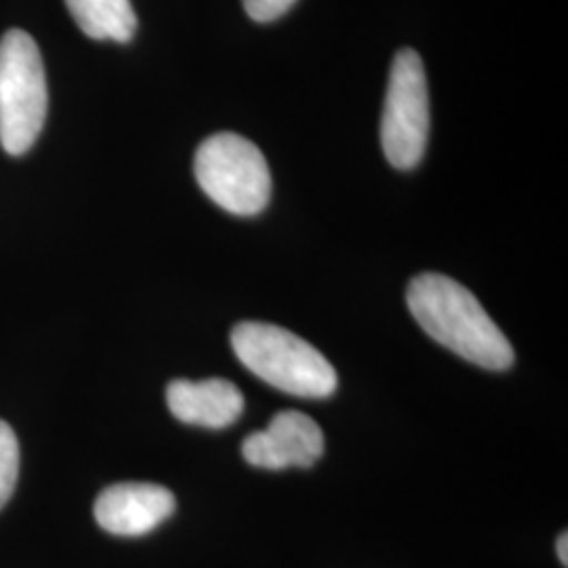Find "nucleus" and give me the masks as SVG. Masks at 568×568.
<instances>
[{
    "mask_svg": "<svg viewBox=\"0 0 568 568\" xmlns=\"http://www.w3.org/2000/svg\"><path fill=\"white\" fill-rule=\"evenodd\" d=\"M49 110L44 61L37 41L23 30L0 39V145L26 154L41 135Z\"/></svg>",
    "mask_w": 568,
    "mask_h": 568,
    "instance_id": "obj_3",
    "label": "nucleus"
},
{
    "mask_svg": "<svg viewBox=\"0 0 568 568\" xmlns=\"http://www.w3.org/2000/svg\"><path fill=\"white\" fill-rule=\"evenodd\" d=\"M70 16L93 41L129 42L138 30L131 0H65Z\"/></svg>",
    "mask_w": 568,
    "mask_h": 568,
    "instance_id": "obj_9",
    "label": "nucleus"
},
{
    "mask_svg": "<svg viewBox=\"0 0 568 568\" xmlns=\"http://www.w3.org/2000/svg\"><path fill=\"white\" fill-rule=\"evenodd\" d=\"M429 135L426 65L415 49H400L389 68L382 145L387 163L410 171L422 163Z\"/></svg>",
    "mask_w": 568,
    "mask_h": 568,
    "instance_id": "obj_5",
    "label": "nucleus"
},
{
    "mask_svg": "<svg viewBox=\"0 0 568 568\" xmlns=\"http://www.w3.org/2000/svg\"><path fill=\"white\" fill-rule=\"evenodd\" d=\"M93 511L103 530L119 537H140L173 516L175 497L161 485L121 483L102 490Z\"/></svg>",
    "mask_w": 568,
    "mask_h": 568,
    "instance_id": "obj_7",
    "label": "nucleus"
},
{
    "mask_svg": "<svg viewBox=\"0 0 568 568\" xmlns=\"http://www.w3.org/2000/svg\"><path fill=\"white\" fill-rule=\"evenodd\" d=\"M325 453L321 426L300 410H283L262 432L246 436L244 459L264 469L314 466Z\"/></svg>",
    "mask_w": 568,
    "mask_h": 568,
    "instance_id": "obj_6",
    "label": "nucleus"
},
{
    "mask_svg": "<svg viewBox=\"0 0 568 568\" xmlns=\"http://www.w3.org/2000/svg\"><path fill=\"white\" fill-rule=\"evenodd\" d=\"M232 347L267 386L300 398H326L337 389V373L325 356L295 333L270 323H241Z\"/></svg>",
    "mask_w": 568,
    "mask_h": 568,
    "instance_id": "obj_2",
    "label": "nucleus"
},
{
    "mask_svg": "<svg viewBox=\"0 0 568 568\" xmlns=\"http://www.w3.org/2000/svg\"><path fill=\"white\" fill-rule=\"evenodd\" d=\"M166 405L183 424L222 429L241 419L244 398L241 389L227 379H175L166 387Z\"/></svg>",
    "mask_w": 568,
    "mask_h": 568,
    "instance_id": "obj_8",
    "label": "nucleus"
},
{
    "mask_svg": "<svg viewBox=\"0 0 568 568\" xmlns=\"http://www.w3.org/2000/svg\"><path fill=\"white\" fill-rule=\"evenodd\" d=\"M20 476V443L9 424L0 422V509L11 499Z\"/></svg>",
    "mask_w": 568,
    "mask_h": 568,
    "instance_id": "obj_10",
    "label": "nucleus"
},
{
    "mask_svg": "<svg viewBox=\"0 0 568 568\" xmlns=\"http://www.w3.org/2000/svg\"><path fill=\"white\" fill-rule=\"evenodd\" d=\"M194 175L204 194L227 213L251 217L272 196V175L262 150L239 133H215L194 156Z\"/></svg>",
    "mask_w": 568,
    "mask_h": 568,
    "instance_id": "obj_4",
    "label": "nucleus"
},
{
    "mask_svg": "<svg viewBox=\"0 0 568 568\" xmlns=\"http://www.w3.org/2000/svg\"><path fill=\"white\" fill-rule=\"evenodd\" d=\"M406 304L427 335L457 356L488 371L514 365L508 337L464 284L445 274L424 272L408 284Z\"/></svg>",
    "mask_w": 568,
    "mask_h": 568,
    "instance_id": "obj_1",
    "label": "nucleus"
},
{
    "mask_svg": "<svg viewBox=\"0 0 568 568\" xmlns=\"http://www.w3.org/2000/svg\"><path fill=\"white\" fill-rule=\"evenodd\" d=\"M556 549H558V558H560V562H562V567H568L567 532H562V535H560V537H558V544H556Z\"/></svg>",
    "mask_w": 568,
    "mask_h": 568,
    "instance_id": "obj_12",
    "label": "nucleus"
},
{
    "mask_svg": "<svg viewBox=\"0 0 568 568\" xmlns=\"http://www.w3.org/2000/svg\"><path fill=\"white\" fill-rule=\"evenodd\" d=\"M297 0H243L244 9L251 20L267 23L278 20Z\"/></svg>",
    "mask_w": 568,
    "mask_h": 568,
    "instance_id": "obj_11",
    "label": "nucleus"
}]
</instances>
